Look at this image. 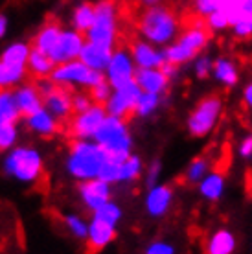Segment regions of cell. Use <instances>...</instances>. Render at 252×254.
<instances>
[{"label": "cell", "mask_w": 252, "mask_h": 254, "mask_svg": "<svg viewBox=\"0 0 252 254\" xmlns=\"http://www.w3.org/2000/svg\"><path fill=\"white\" fill-rule=\"evenodd\" d=\"M138 32L142 39L157 46H168L181 35V20L168 6L155 4L147 6L138 20Z\"/></svg>", "instance_id": "6da1fadb"}, {"label": "cell", "mask_w": 252, "mask_h": 254, "mask_svg": "<svg viewBox=\"0 0 252 254\" xmlns=\"http://www.w3.org/2000/svg\"><path fill=\"white\" fill-rule=\"evenodd\" d=\"M107 151L98 142L79 140L72 142L68 151V157L64 160V170L72 179L76 181H88L96 179L101 172V166L107 160Z\"/></svg>", "instance_id": "7a4b0ae2"}, {"label": "cell", "mask_w": 252, "mask_h": 254, "mask_svg": "<svg viewBox=\"0 0 252 254\" xmlns=\"http://www.w3.org/2000/svg\"><path fill=\"white\" fill-rule=\"evenodd\" d=\"M208 26L201 24V22H193L184 32H181V35L171 45L164 48L166 61L171 64H177V66L189 63L208 46Z\"/></svg>", "instance_id": "3957f363"}, {"label": "cell", "mask_w": 252, "mask_h": 254, "mask_svg": "<svg viewBox=\"0 0 252 254\" xmlns=\"http://www.w3.org/2000/svg\"><path fill=\"white\" fill-rule=\"evenodd\" d=\"M2 168H4V173L13 177L15 181L32 185L41 179L44 164L39 149L30 146H19L11 147V151L7 153L4 159Z\"/></svg>", "instance_id": "277c9868"}, {"label": "cell", "mask_w": 252, "mask_h": 254, "mask_svg": "<svg viewBox=\"0 0 252 254\" xmlns=\"http://www.w3.org/2000/svg\"><path fill=\"white\" fill-rule=\"evenodd\" d=\"M94 140L113 159L124 160L132 153V136L129 133L126 118L120 116L107 115L100 129L96 131Z\"/></svg>", "instance_id": "5b68a950"}, {"label": "cell", "mask_w": 252, "mask_h": 254, "mask_svg": "<svg viewBox=\"0 0 252 254\" xmlns=\"http://www.w3.org/2000/svg\"><path fill=\"white\" fill-rule=\"evenodd\" d=\"M96 7L92 26L87 30V41L101 46L114 48L118 37V11L113 0H100Z\"/></svg>", "instance_id": "8992f818"}, {"label": "cell", "mask_w": 252, "mask_h": 254, "mask_svg": "<svg viewBox=\"0 0 252 254\" xmlns=\"http://www.w3.org/2000/svg\"><path fill=\"white\" fill-rule=\"evenodd\" d=\"M223 115V100L219 96H206L189 113L186 127L191 136L202 138L214 131Z\"/></svg>", "instance_id": "52a82bcc"}, {"label": "cell", "mask_w": 252, "mask_h": 254, "mask_svg": "<svg viewBox=\"0 0 252 254\" xmlns=\"http://www.w3.org/2000/svg\"><path fill=\"white\" fill-rule=\"evenodd\" d=\"M52 79L59 85V87H94L100 81L105 79V72L96 68H90L83 63L81 59H72L66 63L56 64V68L52 72Z\"/></svg>", "instance_id": "ba28073f"}, {"label": "cell", "mask_w": 252, "mask_h": 254, "mask_svg": "<svg viewBox=\"0 0 252 254\" xmlns=\"http://www.w3.org/2000/svg\"><path fill=\"white\" fill-rule=\"evenodd\" d=\"M134 76H136V63L132 59L131 52L124 48L114 50L113 58L105 68V79L113 85V89H118L134 81Z\"/></svg>", "instance_id": "9c48e42d"}, {"label": "cell", "mask_w": 252, "mask_h": 254, "mask_svg": "<svg viewBox=\"0 0 252 254\" xmlns=\"http://www.w3.org/2000/svg\"><path fill=\"white\" fill-rule=\"evenodd\" d=\"M107 109L101 103H94L90 109L76 113V116L70 122V133L74 138L79 140H94L96 131L100 129L103 120L107 118Z\"/></svg>", "instance_id": "30bf717a"}, {"label": "cell", "mask_w": 252, "mask_h": 254, "mask_svg": "<svg viewBox=\"0 0 252 254\" xmlns=\"http://www.w3.org/2000/svg\"><path fill=\"white\" fill-rule=\"evenodd\" d=\"M140 96H142V89L138 87V83L131 81L113 90L111 98L105 103V109H107L109 115L127 118V116L134 115V107L138 103Z\"/></svg>", "instance_id": "8fae6325"}, {"label": "cell", "mask_w": 252, "mask_h": 254, "mask_svg": "<svg viewBox=\"0 0 252 254\" xmlns=\"http://www.w3.org/2000/svg\"><path fill=\"white\" fill-rule=\"evenodd\" d=\"M111 186L113 185H109L107 181H103L100 177L81 181L79 188H77V193H79L83 206L88 212H94V210H98L105 203H109L111 197H113V188Z\"/></svg>", "instance_id": "7c38bea8"}, {"label": "cell", "mask_w": 252, "mask_h": 254, "mask_svg": "<svg viewBox=\"0 0 252 254\" xmlns=\"http://www.w3.org/2000/svg\"><path fill=\"white\" fill-rule=\"evenodd\" d=\"M85 43H87V37H83L81 32H77L76 28L63 30L56 48L52 50L50 58L56 61V64L66 63L72 59H79V54H81Z\"/></svg>", "instance_id": "4fadbf2b"}, {"label": "cell", "mask_w": 252, "mask_h": 254, "mask_svg": "<svg viewBox=\"0 0 252 254\" xmlns=\"http://www.w3.org/2000/svg\"><path fill=\"white\" fill-rule=\"evenodd\" d=\"M131 56L136 63V68H162L166 61V52L160 46L153 45L149 41H136L131 46Z\"/></svg>", "instance_id": "5bb4252c"}, {"label": "cell", "mask_w": 252, "mask_h": 254, "mask_svg": "<svg viewBox=\"0 0 252 254\" xmlns=\"http://www.w3.org/2000/svg\"><path fill=\"white\" fill-rule=\"evenodd\" d=\"M173 204V190L168 185H157L149 186V190L145 193V212L151 217H162L170 212Z\"/></svg>", "instance_id": "9a60e30c"}, {"label": "cell", "mask_w": 252, "mask_h": 254, "mask_svg": "<svg viewBox=\"0 0 252 254\" xmlns=\"http://www.w3.org/2000/svg\"><path fill=\"white\" fill-rule=\"evenodd\" d=\"M114 238H116V225L92 216V219L88 221V249L90 251H103L107 245H111L114 242Z\"/></svg>", "instance_id": "2e32d148"}, {"label": "cell", "mask_w": 252, "mask_h": 254, "mask_svg": "<svg viewBox=\"0 0 252 254\" xmlns=\"http://www.w3.org/2000/svg\"><path fill=\"white\" fill-rule=\"evenodd\" d=\"M134 81L138 83L142 92H153V94L164 96L171 79L162 68H136Z\"/></svg>", "instance_id": "e0dca14e"}, {"label": "cell", "mask_w": 252, "mask_h": 254, "mask_svg": "<svg viewBox=\"0 0 252 254\" xmlns=\"http://www.w3.org/2000/svg\"><path fill=\"white\" fill-rule=\"evenodd\" d=\"M72 96L74 94H70L68 90H64V87L57 85V89L52 90L50 94L44 98V107L48 109L59 122L68 120L70 116H72V113H74Z\"/></svg>", "instance_id": "ac0fdd59"}, {"label": "cell", "mask_w": 252, "mask_h": 254, "mask_svg": "<svg viewBox=\"0 0 252 254\" xmlns=\"http://www.w3.org/2000/svg\"><path fill=\"white\" fill-rule=\"evenodd\" d=\"M24 124L28 127V131H32L39 136H54L59 131V120L46 107L39 109L33 115L26 116Z\"/></svg>", "instance_id": "d6986e66"}, {"label": "cell", "mask_w": 252, "mask_h": 254, "mask_svg": "<svg viewBox=\"0 0 252 254\" xmlns=\"http://www.w3.org/2000/svg\"><path fill=\"white\" fill-rule=\"evenodd\" d=\"M15 100H17L20 116H24V118L44 107V98L41 90L37 89V85H32V83L20 85L19 89L15 90Z\"/></svg>", "instance_id": "ffe728a7"}, {"label": "cell", "mask_w": 252, "mask_h": 254, "mask_svg": "<svg viewBox=\"0 0 252 254\" xmlns=\"http://www.w3.org/2000/svg\"><path fill=\"white\" fill-rule=\"evenodd\" d=\"M113 52H114V48L101 46V45H96V43L87 41L85 46H83L81 54H79V59H81L87 66H90V68L105 72L109 61H111V58H113Z\"/></svg>", "instance_id": "44dd1931"}, {"label": "cell", "mask_w": 252, "mask_h": 254, "mask_svg": "<svg viewBox=\"0 0 252 254\" xmlns=\"http://www.w3.org/2000/svg\"><path fill=\"white\" fill-rule=\"evenodd\" d=\"M197 188H199V193H201L202 199H206L210 203H215V201H219L221 197L225 195L227 179H225L223 172L210 170V172L206 173V177L197 185Z\"/></svg>", "instance_id": "7402d4cb"}, {"label": "cell", "mask_w": 252, "mask_h": 254, "mask_svg": "<svg viewBox=\"0 0 252 254\" xmlns=\"http://www.w3.org/2000/svg\"><path fill=\"white\" fill-rule=\"evenodd\" d=\"M212 76L217 83L225 85V87H236L240 81V68L230 58H221L214 59V68H212Z\"/></svg>", "instance_id": "603a6c76"}, {"label": "cell", "mask_w": 252, "mask_h": 254, "mask_svg": "<svg viewBox=\"0 0 252 254\" xmlns=\"http://www.w3.org/2000/svg\"><path fill=\"white\" fill-rule=\"evenodd\" d=\"M236 249H238V240L227 229L215 230L206 242V253L208 254H232Z\"/></svg>", "instance_id": "cb8c5ba5"}, {"label": "cell", "mask_w": 252, "mask_h": 254, "mask_svg": "<svg viewBox=\"0 0 252 254\" xmlns=\"http://www.w3.org/2000/svg\"><path fill=\"white\" fill-rule=\"evenodd\" d=\"M61 32H63V30H61V26L57 24V22H54V20L46 22V24L37 32L35 39H33V46H35L37 50L50 56L52 50L56 48L59 37H61Z\"/></svg>", "instance_id": "d4e9b609"}, {"label": "cell", "mask_w": 252, "mask_h": 254, "mask_svg": "<svg viewBox=\"0 0 252 254\" xmlns=\"http://www.w3.org/2000/svg\"><path fill=\"white\" fill-rule=\"evenodd\" d=\"M26 68H28V72L35 77H50L54 68H56V61H54L48 54H44V52L37 50V48L33 46Z\"/></svg>", "instance_id": "484cf974"}, {"label": "cell", "mask_w": 252, "mask_h": 254, "mask_svg": "<svg viewBox=\"0 0 252 254\" xmlns=\"http://www.w3.org/2000/svg\"><path fill=\"white\" fill-rule=\"evenodd\" d=\"M30 54H32L30 45H26V43H11L9 46L4 48L2 56H0V61L11 64V66L26 68L28 59H30Z\"/></svg>", "instance_id": "4316f807"}, {"label": "cell", "mask_w": 252, "mask_h": 254, "mask_svg": "<svg viewBox=\"0 0 252 254\" xmlns=\"http://www.w3.org/2000/svg\"><path fill=\"white\" fill-rule=\"evenodd\" d=\"M20 118L15 90L0 89V124H15Z\"/></svg>", "instance_id": "83f0119b"}, {"label": "cell", "mask_w": 252, "mask_h": 254, "mask_svg": "<svg viewBox=\"0 0 252 254\" xmlns=\"http://www.w3.org/2000/svg\"><path fill=\"white\" fill-rule=\"evenodd\" d=\"M96 17V7L94 4H88V2H81L79 6L74 9L72 13V26L76 28L77 32H85L92 26Z\"/></svg>", "instance_id": "f1b7e54d"}, {"label": "cell", "mask_w": 252, "mask_h": 254, "mask_svg": "<svg viewBox=\"0 0 252 254\" xmlns=\"http://www.w3.org/2000/svg\"><path fill=\"white\" fill-rule=\"evenodd\" d=\"M144 173V162L138 155L131 153L120 164V183H134Z\"/></svg>", "instance_id": "f546056e"}, {"label": "cell", "mask_w": 252, "mask_h": 254, "mask_svg": "<svg viewBox=\"0 0 252 254\" xmlns=\"http://www.w3.org/2000/svg\"><path fill=\"white\" fill-rule=\"evenodd\" d=\"M26 70L20 66H11V64L0 61V89H13L15 85L24 81Z\"/></svg>", "instance_id": "4dcf8cb0"}, {"label": "cell", "mask_w": 252, "mask_h": 254, "mask_svg": "<svg viewBox=\"0 0 252 254\" xmlns=\"http://www.w3.org/2000/svg\"><path fill=\"white\" fill-rule=\"evenodd\" d=\"M210 170H212L210 160L206 157H197V159H193L188 164L186 172H184V179H186V183H189V185H199L202 179L206 177V173Z\"/></svg>", "instance_id": "1f68e13d"}, {"label": "cell", "mask_w": 252, "mask_h": 254, "mask_svg": "<svg viewBox=\"0 0 252 254\" xmlns=\"http://www.w3.org/2000/svg\"><path fill=\"white\" fill-rule=\"evenodd\" d=\"M162 103V96L153 94V92H142V96L138 98V103L134 107V115L138 118H149L158 111Z\"/></svg>", "instance_id": "d6a6232c"}, {"label": "cell", "mask_w": 252, "mask_h": 254, "mask_svg": "<svg viewBox=\"0 0 252 254\" xmlns=\"http://www.w3.org/2000/svg\"><path fill=\"white\" fill-rule=\"evenodd\" d=\"M204 19H206V26H208L210 32H223V30L232 26V19L225 9H217V11L206 15Z\"/></svg>", "instance_id": "836d02e7"}, {"label": "cell", "mask_w": 252, "mask_h": 254, "mask_svg": "<svg viewBox=\"0 0 252 254\" xmlns=\"http://www.w3.org/2000/svg\"><path fill=\"white\" fill-rule=\"evenodd\" d=\"M64 225H66V229L68 232L76 240H87V234H88V223L83 219V217L76 216V214H68V216L64 217Z\"/></svg>", "instance_id": "e575fe53"}, {"label": "cell", "mask_w": 252, "mask_h": 254, "mask_svg": "<svg viewBox=\"0 0 252 254\" xmlns=\"http://www.w3.org/2000/svg\"><path fill=\"white\" fill-rule=\"evenodd\" d=\"M120 164H122V160L107 157V160H105L103 166H101V172L98 177L103 179V181H107L109 185L120 183Z\"/></svg>", "instance_id": "d590c367"}, {"label": "cell", "mask_w": 252, "mask_h": 254, "mask_svg": "<svg viewBox=\"0 0 252 254\" xmlns=\"http://www.w3.org/2000/svg\"><path fill=\"white\" fill-rule=\"evenodd\" d=\"M92 216L100 217V219H103V221H109L118 227V223H120V219H122V208L116 203L109 201V203H105L98 210H94Z\"/></svg>", "instance_id": "8d00e7d4"}, {"label": "cell", "mask_w": 252, "mask_h": 254, "mask_svg": "<svg viewBox=\"0 0 252 254\" xmlns=\"http://www.w3.org/2000/svg\"><path fill=\"white\" fill-rule=\"evenodd\" d=\"M17 138H19V131L15 124H0V151L11 149Z\"/></svg>", "instance_id": "74e56055"}, {"label": "cell", "mask_w": 252, "mask_h": 254, "mask_svg": "<svg viewBox=\"0 0 252 254\" xmlns=\"http://www.w3.org/2000/svg\"><path fill=\"white\" fill-rule=\"evenodd\" d=\"M113 90H114L113 85H111L107 79H103V81H100L98 85L90 87L88 92H90V96H92L94 103H101V105H105L107 100L111 98V94H113Z\"/></svg>", "instance_id": "f35d334b"}, {"label": "cell", "mask_w": 252, "mask_h": 254, "mask_svg": "<svg viewBox=\"0 0 252 254\" xmlns=\"http://www.w3.org/2000/svg\"><path fill=\"white\" fill-rule=\"evenodd\" d=\"M212 68H214V59L206 56V54H201L193 59V72L199 79H204V77L212 76Z\"/></svg>", "instance_id": "ab89813d"}, {"label": "cell", "mask_w": 252, "mask_h": 254, "mask_svg": "<svg viewBox=\"0 0 252 254\" xmlns=\"http://www.w3.org/2000/svg\"><path fill=\"white\" fill-rule=\"evenodd\" d=\"M230 28H232V33L236 37L240 39L252 37V15H243L240 19H236Z\"/></svg>", "instance_id": "60d3db41"}, {"label": "cell", "mask_w": 252, "mask_h": 254, "mask_svg": "<svg viewBox=\"0 0 252 254\" xmlns=\"http://www.w3.org/2000/svg\"><path fill=\"white\" fill-rule=\"evenodd\" d=\"M223 4H225V0H193L195 11L201 17H206V15L217 11V9H223Z\"/></svg>", "instance_id": "b9f144b4"}, {"label": "cell", "mask_w": 252, "mask_h": 254, "mask_svg": "<svg viewBox=\"0 0 252 254\" xmlns=\"http://www.w3.org/2000/svg\"><path fill=\"white\" fill-rule=\"evenodd\" d=\"M72 105H74V113H83V111H87L94 105V100H92V96L90 92L85 94V92H77V94L72 96Z\"/></svg>", "instance_id": "7bdbcfd3"}, {"label": "cell", "mask_w": 252, "mask_h": 254, "mask_svg": "<svg viewBox=\"0 0 252 254\" xmlns=\"http://www.w3.org/2000/svg\"><path fill=\"white\" fill-rule=\"evenodd\" d=\"M147 254H173L175 253V247L171 245L170 242H162V240H157V242H151L145 249Z\"/></svg>", "instance_id": "ee69618b"}, {"label": "cell", "mask_w": 252, "mask_h": 254, "mask_svg": "<svg viewBox=\"0 0 252 254\" xmlns=\"http://www.w3.org/2000/svg\"><path fill=\"white\" fill-rule=\"evenodd\" d=\"M243 15H252V0H236V6H234L232 13H230V19L234 22V20L243 17Z\"/></svg>", "instance_id": "f6af8a7d"}, {"label": "cell", "mask_w": 252, "mask_h": 254, "mask_svg": "<svg viewBox=\"0 0 252 254\" xmlns=\"http://www.w3.org/2000/svg\"><path fill=\"white\" fill-rule=\"evenodd\" d=\"M160 172H162V162L160 160H153L151 164L147 166V173H145V185L153 186L158 183V177H160Z\"/></svg>", "instance_id": "bcb514c9"}, {"label": "cell", "mask_w": 252, "mask_h": 254, "mask_svg": "<svg viewBox=\"0 0 252 254\" xmlns=\"http://www.w3.org/2000/svg\"><path fill=\"white\" fill-rule=\"evenodd\" d=\"M238 155L243 160L252 159V134H247V136H243L240 140V144H238Z\"/></svg>", "instance_id": "7dc6e473"}, {"label": "cell", "mask_w": 252, "mask_h": 254, "mask_svg": "<svg viewBox=\"0 0 252 254\" xmlns=\"http://www.w3.org/2000/svg\"><path fill=\"white\" fill-rule=\"evenodd\" d=\"M243 102L252 111V83H249L245 87V90H243Z\"/></svg>", "instance_id": "c3c4849f"}, {"label": "cell", "mask_w": 252, "mask_h": 254, "mask_svg": "<svg viewBox=\"0 0 252 254\" xmlns=\"http://www.w3.org/2000/svg\"><path fill=\"white\" fill-rule=\"evenodd\" d=\"M162 70L168 74V77H170V79H173V77L177 76V72H179V66H177V64H171V63H166L164 66H162Z\"/></svg>", "instance_id": "681fc988"}, {"label": "cell", "mask_w": 252, "mask_h": 254, "mask_svg": "<svg viewBox=\"0 0 252 254\" xmlns=\"http://www.w3.org/2000/svg\"><path fill=\"white\" fill-rule=\"evenodd\" d=\"M6 32H7V17L0 13V39L6 35Z\"/></svg>", "instance_id": "f907efd6"}, {"label": "cell", "mask_w": 252, "mask_h": 254, "mask_svg": "<svg viewBox=\"0 0 252 254\" xmlns=\"http://www.w3.org/2000/svg\"><path fill=\"white\" fill-rule=\"evenodd\" d=\"M145 6H155V4H160L162 0H142Z\"/></svg>", "instance_id": "816d5d0a"}]
</instances>
